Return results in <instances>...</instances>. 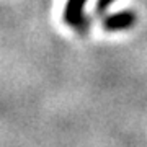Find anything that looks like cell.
<instances>
[{
	"label": "cell",
	"instance_id": "6da1fadb",
	"mask_svg": "<svg viewBox=\"0 0 147 147\" xmlns=\"http://www.w3.org/2000/svg\"><path fill=\"white\" fill-rule=\"evenodd\" d=\"M87 0H67L64 7V21L75 31H85L88 26V20L84 10Z\"/></svg>",
	"mask_w": 147,
	"mask_h": 147
},
{
	"label": "cell",
	"instance_id": "3957f363",
	"mask_svg": "<svg viewBox=\"0 0 147 147\" xmlns=\"http://www.w3.org/2000/svg\"><path fill=\"white\" fill-rule=\"evenodd\" d=\"M115 0H96V5H95V10H96V13L98 15H101V13H105L108 8H110V5L113 3Z\"/></svg>",
	"mask_w": 147,
	"mask_h": 147
},
{
	"label": "cell",
	"instance_id": "7a4b0ae2",
	"mask_svg": "<svg viewBox=\"0 0 147 147\" xmlns=\"http://www.w3.org/2000/svg\"><path fill=\"white\" fill-rule=\"evenodd\" d=\"M137 15L132 10H121L111 15H106L101 21V26L106 31H124L136 25Z\"/></svg>",
	"mask_w": 147,
	"mask_h": 147
}]
</instances>
